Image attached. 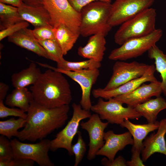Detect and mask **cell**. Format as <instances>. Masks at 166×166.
Listing matches in <instances>:
<instances>
[{
	"instance_id": "cell-1",
	"label": "cell",
	"mask_w": 166,
	"mask_h": 166,
	"mask_svg": "<svg viewBox=\"0 0 166 166\" xmlns=\"http://www.w3.org/2000/svg\"><path fill=\"white\" fill-rule=\"evenodd\" d=\"M69 110V105L49 109L33 100L27 112L24 128L19 131L17 137L20 141L31 142L44 139L65 124Z\"/></svg>"
},
{
	"instance_id": "cell-2",
	"label": "cell",
	"mask_w": 166,
	"mask_h": 166,
	"mask_svg": "<svg viewBox=\"0 0 166 166\" xmlns=\"http://www.w3.org/2000/svg\"><path fill=\"white\" fill-rule=\"evenodd\" d=\"M63 74L49 69L42 73L30 88L34 100L49 109L69 105L72 93L69 82Z\"/></svg>"
},
{
	"instance_id": "cell-3",
	"label": "cell",
	"mask_w": 166,
	"mask_h": 166,
	"mask_svg": "<svg viewBox=\"0 0 166 166\" xmlns=\"http://www.w3.org/2000/svg\"><path fill=\"white\" fill-rule=\"evenodd\" d=\"M111 4L97 1L83 7L80 12V35L87 37L102 32L106 35L112 28L108 23Z\"/></svg>"
},
{
	"instance_id": "cell-4",
	"label": "cell",
	"mask_w": 166,
	"mask_h": 166,
	"mask_svg": "<svg viewBox=\"0 0 166 166\" xmlns=\"http://www.w3.org/2000/svg\"><path fill=\"white\" fill-rule=\"evenodd\" d=\"M156 13L152 8L147 9L121 24L114 35L120 45L131 39L148 35L155 29Z\"/></svg>"
},
{
	"instance_id": "cell-5",
	"label": "cell",
	"mask_w": 166,
	"mask_h": 166,
	"mask_svg": "<svg viewBox=\"0 0 166 166\" xmlns=\"http://www.w3.org/2000/svg\"><path fill=\"white\" fill-rule=\"evenodd\" d=\"M162 35L161 29H156L148 35L129 40L113 50L108 58L112 60L124 61L140 56L156 45Z\"/></svg>"
},
{
	"instance_id": "cell-6",
	"label": "cell",
	"mask_w": 166,
	"mask_h": 166,
	"mask_svg": "<svg viewBox=\"0 0 166 166\" xmlns=\"http://www.w3.org/2000/svg\"><path fill=\"white\" fill-rule=\"evenodd\" d=\"M105 101L98 98L97 103L92 105L91 110L98 114L101 120H106L109 123L120 125L125 119H138L141 117L134 108L124 107L123 103L114 98Z\"/></svg>"
},
{
	"instance_id": "cell-7",
	"label": "cell",
	"mask_w": 166,
	"mask_h": 166,
	"mask_svg": "<svg viewBox=\"0 0 166 166\" xmlns=\"http://www.w3.org/2000/svg\"><path fill=\"white\" fill-rule=\"evenodd\" d=\"M73 113L71 119L66 126L51 140L50 150L54 152L60 148H64L70 156L73 155L72 150L73 139L78 132L81 121L91 115L89 111L83 109L80 104L73 103Z\"/></svg>"
},
{
	"instance_id": "cell-8",
	"label": "cell",
	"mask_w": 166,
	"mask_h": 166,
	"mask_svg": "<svg viewBox=\"0 0 166 166\" xmlns=\"http://www.w3.org/2000/svg\"><path fill=\"white\" fill-rule=\"evenodd\" d=\"M43 5L49 14L53 26L62 23L80 34V13L72 7L68 0H43Z\"/></svg>"
},
{
	"instance_id": "cell-9",
	"label": "cell",
	"mask_w": 166,
	"mask_h": 166,
	"mask_svg": "<svg viewBox=\"0 0 166 166\" xmlns=\"http://www.w3.org/2000/svg\"><path fill=\"white\" fill-rule=\"evenodd\" d=\"M14 157L30 159L40 166H53L48 155L51 140L43 139L35 144L25 143L17 139L10 140Z\"/></svg>"
},
{
	"instance_id": "cell-10",
	"label": "cell",
	"mask_w": 166,
	"mask_h": 166,
	"mask_svg": "<svg viewBox=\"0 0 166 166\" xmlns=\"http://www.w3.org/2000/svg\"><path fill=\"white\" fill-rule=\"evenodd\" d=\"M36 62L42 67L61 72L77 82L82 91L80 104L83 109L89 111L91 110L92 105L90 99L91 89L100 75L98 69L72 71L60 69L46 64Z\"/></svg>"
},
{
	"instance_id": "cell-11",
	"label": "cell",
	"mask_w": 166,
	"mask_h": 166,
	"mask_svg": "<svg viewBox=\"0 0 166 166\" xmlns=\"http://www.w3.org/2000/svg\"><path fill=\"white\" fill-rule=\"evenodd\" d=\"M150 65L136 61L128 63L117 61L113 68L112 75L103 89L109 91L116 88L132 80L143 75Z\"/></svg>"
},
{
	"instance_id": "cell-12",
	"label": "cell",
	"mask_w": 166,
	"mask_h": 166,
	"mask_svg": "<svg viewBox=\"0 0 166 166\" xmlns=\"http://www.w3.org/2000/svg\"><path fill=\"white\" fill-rule=\"evenodd\" d=\"M155 0H115L111 4L108 23L112 27L121 25L145 10Z\"/></svg>"
},
{
	"instance_id": "cell-13",
	"label": "cell",
	"mask_w": 166,
	"mask_h": 166,
	"mask_svg": "<svg viewBox=\"0 0 166 166\" xmlns=\"http://www.w3.org/2000/svg\"><path fill=\"white\" fill-rule=\"evenodd\" d=\"M109 124L107 122H102L99 115L95 113L91 115L87 121L81 122V128L89 134V149L87 155L89 160L94 159L97 152L104 145V131Z\"/></svg>"
},
{
	"instance_id": "cell-14",
	"label": "cell",
	"mask_w": 166,
	"mask_h": 166,
	"mask_svg": "<svg viewBox=\"0 0 166 166\" xmlns=\"http://www.w3.org/2000/svg\"><path fill=\"white\" fill-rule=\"evenodd\" d=\"M156 70L155 66L151 65L145 73L140 77L131 80L111 90H105L101 88L94 89L92 94L95 98H101L108 100L110 98L128 93L146 82L157 81L154 75Z\"/></svg>"
},
{
	"instance_id": "cell-15",
	"label": "cell",
	"mask_w": 166,
	"mask_h": 166,
	"mask_svg": "<svg viewBox=\"0 0 166 166\" xmlns=\"http://www.w3.org/2000/svg\"><path fill=\"white\" fill-rule=\"evenodd\" d=\"M162 93L161 82L157 80L148 84L143 83L131 92L114 98L128 106L134 108L152 97L160 96Z\"/></svg>"
},
{
	"instance_id": "cell-16",
	"label": "cell",
	"mask_w": 166,
	"mask_h": 166,
	"mask_svg": "<svg viewBox=\"0 0 166 166\" xmlns=\"http://www.w3.org/2000/svg\"><path fill=\"white\" fill-rule=\"evenodd\" d=\"M104 139L105 144L97 155L104 156L110 160L114 159L119 151L128 145L134 144L132 136L129 131L116 134L113 130H109L105 132Z\"/></svg>"
},
{
	"instance_id": "cell-17",
	"label": "cell",
	"mask_w": 166,
	"mask_h": 166,
	"mask_svg": "<svg viewBox=\"0 0 166 166\" xmlns=\"http://www.w3.org/2000/svg\"><path fill=\"white\" fill-rule=\"evenodd\" d=\"M166 134V118L160 122L159 127L156 133L147 136L143 142L141 159L146 161L156 153L162 154L166 156V143L165 136Z\"/></svg>"
},
{
	"instance_id": "cell-18",
	"label": "cell",
	"mask_w": 166,
	"mask_h": 166,
	"mask_svg": "<svg viewBox=\"0 0 166 166\" xmlns=\"http://www.w3.org/2000/svg\"><path fill=\"white\" fill-rule=\"evenodd\" d=\"M8 42L39 56L50 59L46 51L34 37L32 30L27 28H23L8 37Z\"/></svg>"
},
{
	"instance_id": "cell-19",
	"label": "cell",
	"mask_w": 166,
	"mask_h": 166,
	"mask_svg": "<svg viewBox=\"0 0 166 166\" xmlns=\"http://www.w3.org/2000/svg\"><path fill=\"white\" fill-rule=\"evenodd\" d=\"M106 36L102 32L91 36L85 46L78 48V55L84 58L93 59L101 62L106 49Z\"/></svg>"
},
{
	"instance_id": "cell-20",
	"label": "cell",
	"mask_w": 166,
	"mask_h": 166,
	"mask_svg": "<svg viewBox=\"0 0 166 166\" xmlns=\"http://www.w3.org/2000/svg\"><path fill=\"white\" fill-rule=\"evenodd\" d=\"M18 8L23 20L31 23L34 28L44 26H53L49 14L43 5L31 6L23 2Z\"/></svg>"
},
{
	"instance_id": "cell-21",
	"label": "cell",
	"mask_w": 166,
	"mask_h": 166,
	"mask_svg": "<svg viewBox=\"0 0 166 166\" xmlns=\"http://www.w3.org/2000/svg\"><path fill=\"white\" fill-rule=\"evenodd\" d=\"M159 125L160 122L157 121L153 123L136 124L126 118L120 125L122 128H127L132 135L134 140L132 146L141 151L143 148V140L149 133L157 130Z\"/></svg>"
},
{
	"instance_id": "cell-22",
	"label": "cell",
	"mask_w": 166,
	"mask_h": 166,
	"mask_svg": "<svg viewBox=\"0 0 166 166\" xmlns=\"http://www.w3.org/2000/svg\"><path fill=\"white\" fill-rule=\"evenodd\" d=\"M142 116L144 117L148 123L156 122L158 114L166 109V99L159 96L155 99L151 98L134 108Z\"/></svg>"
},
{
	"instance_id": "cell-23",
	"label": "cell",
	"mask_w": 166,
	"mask_h": 166,
	"mask_svg": "<svg viewBox=\"0 0 166 166\" xmlns=\"http://www.w3.org/2000/svg\"><path fill=\"white\" fill-rule=\"evenodd\" d=\"M53 31L55 39L60 47L64 55L72 48L80 35L62 23L54 26Z\"/></svg>"
},
{
	"instance_id": "cell-24",
	"label": "cell",
	"mask_w": 166,
	"mask_h": 166,
	"mask_svg": "<svg viewBox=\"0 0 166 166\" xmlns=\"http://www.w3.org/2000/svg\"><path fill=\"white\" fill-rule=\"evenodd\" d=\"M42 73L40 69L34 62L31 63L29 67L19 72L13 74L11 80L15 88H23L34 84Z\"/></svg>"
},
{
	"instance_id": "cell-25",
	"label": "cell",
	"mask_w": 166,
	"mask_h": 166,
	"mask_svg": "<svg viewBox=\"0 0 166 166\" xmlns=\"http://www.w3.org/2000/svg\"><path fill=\"white\" fill-rule=\"evenodd\" d=\"M33 100L31 92L27 88H16L7 96L5 104L11 107H18L27 112Z\"/></svg>"
},
{
	"instance_id": "cell-26",
	"label": "cell",
	"mask_w": 166,
	"mask_h": 166,
	"mask_svg": "<svg viewBox=\"0 0 166 166\" xmlns=\"http://www.w3.org/2000/svg\"><path fill=\"white\" fill-rule=\"evenodd\" d=\"M148 52L149 58L155 61L156 70L160 74L162 92L166 97V55L156 45L151 47Z\"/></svg>"
},
{
	"instance_id": "cell-27",
	"label": "cell",
	"mask_w": 166,
	"mask_h": 166,
	"mask_svg": "<svg viewBox=\"0 0 166 166\" xmlns=\"http://www.w3.org/2000/svg\"><path fill=\"white\" fill-rule=\"evenodd\" d=\"M23 21L18 7L0 2V30Z\"/></svg>"
},
{
	"instance_id": "cell-28",
	"label": "cell",
	"mask_w": 166,
	"mask_h": 166,
	"mask_svg": "<svg viewBox=\"0 0 166 166\" xmlns=\"http://www.w3.org/2000/svg\"><path fill=\"white\" fill-rule=\"evenodd\" d=\"M101 66V62L93 59L77 62L69 61L64 60L57 63V68L64 70L77 71L84 69H99Z\"/></svg>"
},
{
	"instance_id": "cell-29",
	"label": "cell",
	"mask_w": 166,
	"mask_h": 166,
	"mask_svg": "<svg viewBox=\"0 0 166 166\" xmlns=\"http://www.w3.org/2000/svg\"><path fill=\"white\" fill-rule=\"evenodd\" d=\"M26 119L19 117L16 119L11 118L4 121H0V134L8 139L13 136H17L18 130L24 127Z\"/></svg>"
},
{
	"instance_id": "cell-30",
	"label": "cell",
	"mask_w": 166,
	"mask_h": 166,
	"mask_svg": "<svg viewBox=\"0 0 166 166\" xmlns=\"http://www.w3.org/2000/svg\"><path fill=\"white\" fill-rule=\"evenodd\" d=\"M38 41L46 51L50 60L57 63L65 59L62 50L55 39Z\"/></svg>"
},
{
	"instance_id": "cell-31",
	"label": "cell",
	"mask_w": 166,
	"mask_h": 166,
	"mask_svg": "<svg viewBox=\"0 0 166 166\" xmlns=\"http://www.w3.org/2000/svg\"><path fill=\"white\" fill-rule=\"evenodd\" d=\"M77 142L72 145V150L75 156L74 166H77L82 161L86 150V144L82 136L81 132H77Z\"/></svg>"
},
{
	"instance_id": "cell-32",
	"label": "cell",
	"mask_w": 166,
	"mask_h": 166,
	"mask_svg": "<svg viewBox=\"0 0 166 166\" xmlns=\"http://www.w3.org/2000/svg\"><path fill=\"white\" fill-rule=\"evenodd\" d=\"M52 26H44L34 28L33 34L38 40L55 39Z\"/></svg>"
},
{
	"instance_id": "cell-33",
	"label": "cell",
	"mask_w": 166,
	"mask_h": 166,
	"mask_svg": "<svg viewBox=\"0 0 166 166\" xmlns=\"http://www.w3.org/2000/svg\"><path fill=\"white\" fill-rule=\"evenodd\" d=\"M20 109L9 108L4 104L3 101H0V118L13 116L26 119L27 114Z\"/></svg>"
},
{
	"instance_id": "cell-34",
	"label": "cell",
	"mask_w": 166,
	"mask_h": 166,
	"mask_svg": "<svg viewBox=\"0 0 166 166\" xmlns=\"http://www.w3.org/2000/svg\"><path fill=\"white\" fill-rule=\"evenodd\" d=\"M14 157L13 148L10 142L7 138L0 136V159H11Z\"/></svg>"
},
{
	"instance_id": "cell-35",
	"label": "cell",
	"mask_w": 166,
	"mask_h": 166,
	"mask_svg": "<svg viewBox=\"0 0 166 166\" xmlns=\"http://www.w3.org/2000/svg\"><path fill=\"white\" fill-rule=\"evenodd\" d=\"M29 26L28 22L23 21L14 24L4 30L0 31V41L6 37H9L19 30Z\"/></svg>"
},
{
	"instance_id": "cell-36",
	"label": "cell",
	"mask_w": 166,
	"mask_h": 166,
	"mask_svg": "<svg viewBox=\"0 0 166 166\" xmlns=\"http://www.w3.org/2000/svg\"><path fill=\"white\" fill-rule=\"evenodd\" d=\"M141 151L132 146L131 149L132 156L131 160L126 162L127 166H144L143 161L140 157Z\"/></svg>"
},
{
	"instance_id": "cell-37",
	"label": "cell",
	"mask_w": 166,
	"mask_h": 166,
	"mask_svg": "<svg viewBox=\"0 0 166 166\" xmlns=\"http://www.w3.org/2000/svg\"><path fill=\"white\" fill-rule=\"evenodd\" d=\"M72 7L80 13L82 9L88 4L94 1H100L110 2L111 0H68Z\"/></svg>"
},
{
	"instance_id": "cell-38",
	"label": "cell",
	"mask_w": 166,
	"mask_h": 166,
	"mask_svg": "<svg viewBox=\"0 0 166 166\" xmlns=\"http://www.w3.org/2000/svg\"><path fill=\"white\" fill-rule=\"evenodd\" d=\"M126 161L121 156H119L115 159L110 160L107 157L103 158L101 162L105 166H127Z\"/></svg>"
},
{
	"instance_id": "cell-39",
	"label": "cell",
	"mask_w": 166,
	"mask_h": 166,
	"mask_svg": "<svg viewBox=\"0 0 166 166\" xmlns=\"http://www.w3.org/2000/svg\"><path fill=\"white\" fill-rule=\"evenodd\" d=\"M35 162L31 160L14 157L10 159L9 166H33Z\"/></svg>"
},
{
	"instance_id": "cell-40",
	"label": "cell",
	"mask_w": 166,
	"mask_h": 166,
	"mask_svg": "<svg viewBox=\"0 0 166 166\" xmlns=\"http://www.w3.org/2000/svg\"><path fill=\"white\" fill-rule=\"evenodd\" d=\"M9 86L6 84L0 83V101H3L9 90Z\"/></svg>"
},
{
	"instance_id": "cell-41",
	"label": "cell",
	"mask_w": 166,
	"mask_h": 166,
	"mask_svg": "<svg viewBox=\"0 0 166 166\" xmlns=\"http://www.w3.org/2000/svg\"><path fill=\"white\" fill-rule=\"evenodd\" d=\"M0 2L19 7L23 3L22 0H0Z\"/></svg>"
},
{
	"instance_id": "cell-42",
	"label": "cell",
	"mask_w": 166,
	"mask_h": 166,
	"mask_svg": "<svg viewBox=\"0 0 166 166\" xmlns=\"http://www.w3.org/2000/svg\"><path fill=\"white\" fill-rule=\"evenodd\" d=\"M43 0H22L23 2L31 6H41L43 5Z\"/></svg>"
}]
</instances>
